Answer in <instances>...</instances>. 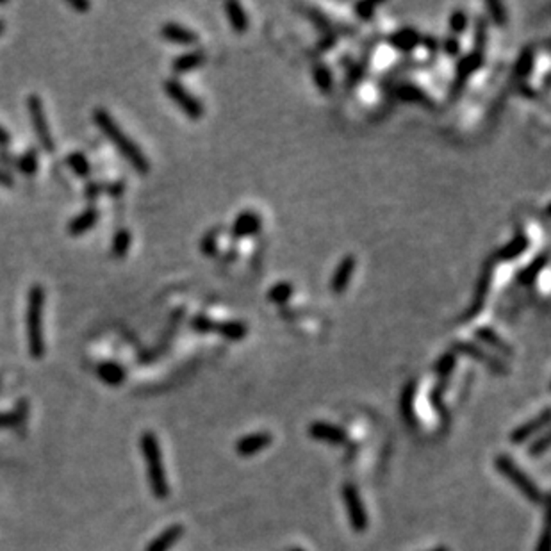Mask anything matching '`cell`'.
<instances>
[{"mask_svg":"<svg viewBox=\"0 0 551 551\" xmlns=\"http://www.w3.org/2000/svg\"><path fill=\"white\" fill-rule=\"evenodd\" d=\"M218 236H220V230L214 229V230H209L207 234L202 238V243H200V250L204 255H216L218 252Z\"/></svg>","mask_w":551,"mask_h":551,"instance_id":"cell-40","label":"cell"},{"mask_svg":"<svg viewBox=\"0 0 551 551\" xmlns=\"http://www.w3.org/2000/svg\"><path fill=\"white\" fill-rule=\"evenodd\" d=\"M485 8H487L489 15H491V18H493L494 24H498V26H505L507 11L501 2H496V0H489L487 4H485Z\"/></svg>","mask_w":551,"mask_h":551,"instance_id":"cell-41","label":"cell"},{"mask_svg":"<svg viewBox=\"0 0 551 551\" xmlns=\"http://www.w3.org/2000/svg\"><path fill=\"white\" fill-rule=\"evenodd\" d=\"M27 111H29L30 123H33L34 134H36V138H38L40 146H42L45 152L52 154V152L55 150V141L51 129H49V121H46L42 96L36 95V93L27 96Z\"/></svg>","mask_w":551,"mask_h":551,"instance_id":"cell-6","label":"cell"},{"mask_svg":"<svg viewBox=\"0 0 551 551\" xmlns=\"http://www.w3.org/2000/svg\"><path fill=\"white\" fill-rule=\"evenodd\" d=\"M448 27H450L451 30V36H457V38H459L460 34L466 33L469 27L468 13L462 11V9H455V11L450 15V18H448Z\"/></svg>","mask_w":551,"mask_h":551,"instance_id":"cell-35","label":"cell"},{"mask_svg":"<svg viewBox=\"0 0 551 551\" xmlns=\"http://www.w3.org/2000/svg\"><path fill=\"white\" fill-rule=\"evenodd\" d=\"M292 292H295V288L289 282H277V284H273L272 288L268 289L266 297L272 304L284 305L292 297Z\"/></svg>","mask_w":551,"mask_h":551,"instance_id":"cell-33","label":"cell"},{"mask_svg":"<svg viewBox=\"0 0 551 551\" xmlns=\"http://www.w3.org/2000/svg\"><path fill=\"white\" fill-rule=\"evenodd\" d=\"M387 43L393 46L394 51L407 54V52H412L416 46H419L421 34L414 27H401V29L394 30L393 34H389Z\"/></svg>","mask_w":551,"mask_h":551,"instance_id":"cell-13","label":"cell"},{"mask_svg":"<svg viewBox=\"0 0 551 551\" xmlns=\"http://www.w3.org/2000/svg\"><path fill=\"white\" fill-rule=\"evenodd\" d=\"M163 89L171 102L182 111L189 120H200L204 116V105L193 95L179 79H166L163 82Z\"/></svg>","mask_w":551,"mask_h":551,"instance_id":"cell-5","label":"cell"},{"mask_svg":"<svg viewBox=\"0 0 551 551\" xmlns=\"http://www.w3.org/2000/svg\"><path fill=\"white\" fill-rule=\"evenodd\" d=\"M334 42H335V38H334V34H326L325 38H322V42H320V49H322V51H329V49H332V45H334Z\"/></svg>","mask_w":551,"mask_h":551,"instance_id":"cell-51","label":"cell"},{"mask_svg":"<svg viewBox=\"0 0 551 551\" xmlns=\"http://www.w3.org/2000/svg\"><path fill=\"white\" fill-rule=\"evenodd\" d=\"M43 307H45V289L42 284H34L27 297V344L33 359L40 360L45 355V338H43Z\"/></svg>","mask_w":551,"mask_h":551,"instance_id":"cell-2","label":"cell"},{"mask_svg":"<svg viewBox=\"0 0 551 551\" xmlns=\"http://www.w3.org/2000/svg\"><path fill=\"white\" fill-rule=\"evenodd\" d=\"M130 245H132V234H130L127 229H120L113 238L111 254H113V257H116V259H123V257L129 254Z\"/></svg>","mask_w":551,"mask_h":551,"instance_id":"cell-32","label":"cell"},{"mask_svg":"<svg viewBox=\"0 0 551 551\" xmlns=\"http://www.w3.org/2000/svg\"><path fill=\"white\" fill-rule=\"evenodd\" d=\"M528 247H530V239H528V236L523 234L521 232V234L514 236V238L507 243L505 247L500 248L496 254V257H498V261L510 263V261L519 259V257H521V255L528 250Z\"/></svg>","mask_w":551,"mask_h":551,"instance_id":"cell-20","label":"cell"},{"mask_svg":"<svg viewBox=\"0 0 551 551\" xmlns=\"http://www.w3.org/2000/svg\"><path fill=\"white\" fill-rule=\"evenodd\" d=\"M475 338L480 339L482 342L489 344V347L494 348V350L500 351V353H503V355H512L514 353L509 342H507L503 338H500V335H498L496 332H494V329H491V326H487V325L478 326V329L475 330Z\"/></svg>","mask_w":551,"mask_h":551,"instance_id":"cell-23","label":"cell"},{"mask_svg":"<svg viewBox=\"0 0 551 551\" xmlns=\"http://www.w3.org/2000/svg\"><path fill=\"white\" fill-rule=\"evenodd\" d=\"M225 11H227V18H229L230 26H232V30L238 34L247 33L248 18H247V13H245V9H243V6L239 4V2H236V0H230V2H227L225 4Z\"/></svg>","mask_w":551,"mask_h":551,"instance_id":"cell-25","label":"cell"},{"mask_svg":"<svg viewBox=\"0 0 551 551\" xmlns=\"http://www.w3.org/2000/svg\"><path fill=\"white\" fill-rule=\"evenodd\" d=\"M396 96L401 102H407V104H419L432 107L430 96L426 95L416 84H400L396 88Z\"/></svg>","mask_w":551,"mask_h":551,"instance_id":"cell-24","label":"cell"},{"mask_svg":"<svg viewBox=\"0 0 551 551\" xmlns=\"http://www.w3.org/2000/svg\"><path fill=\"white\" fill-rule=\"evenodd\" d=\"M360 77H362V68H360V67H355L353 70L348 71V79H350L351 82H355V80H359Z\"/></svg>","mask_w":551,"mask_h":551,"instance_id":"cell-53","label":"cell"},{"mask_svg":"<svg viewBox=\"0 0 551 551\" xmlns=\"http://www.w3.org/2000/svg\"><path fill=\"white\" fill-rule=\"evenodd\" d=\"M548 264V254L544 252V254H541L539 257H535L534 261H532L528 266H525L521 270V272L518 273V282L523 286H532L535 282V279H537L539 275H541V272H543L544 268H546Z\"/></svg>","mask_w":551,"mask_h":551,"instance_id":"cell-26","label":"cell"},{"mask_svg":"<svg viewBox=\"0 0 551 551\" xmlns=\"http://www.w3.org/2000/svg\"><path fill=\"white\" fill-rule=\"evenodd\" d=\"M27 416V403L20 401L18 407L11 412H0V428H11V426L20 425Z\"/></svg>","mask_w":551,"mask_h":551,"instance_id":"cell-34","label":"cell"},{"mask_svg":"<svg viewBox=\"0 0 551 551\" xmlns=\"http://www.w3.org/2000/svg\"><path fill=\"white\" fill-rule=\"evenodd\" d=\"M107 186L109 182H89L88 186H86V189H84V195H86V198H89V200H95V198H98L102 195V193H105L107 195Z\"/></svg>","mask_w":551,"mask_h":551,"instance_id":"cell-43","label":"cell"},{"mask_svg":"<svg viewBox=\"0 0 551 551\" xmlns=\"http://www.w3.org/2000/svg\"><path fill=\"white\" fill-rule=\"evenodd\" d=\"M4 29H6V24H4V20H0V34L4 33Z\"/></svg>","mask_w":551,"mask_h":551,"instance_id":"cell-55","label":"cell"},{"mask_svg":"<svg viewBox=\"0 0 551 551\" xmlns=\"http://www.w3.org/2000/svg\"><path fill=\"white\" fill-rule=\"evenodd\" d=\"M11 143V134L8 132V129L0 125V146H8Z\"/></svg>","mask_w":551,"mask_h":551,"instance_id":"cell-52","label":"cell"},{"mask_svg":"<svg viewBox=\"0 0 551 551\" xmlns=\"http://www.w3.org/2000/svg\"><path fill=\"white\" fill-rule=\"evenodd\" d=\"M355 266H357V261H355L353 255L342 257L341 263L338 264L334 275H332V280H330V288H332V291L335 295H341V292L347 291L351 277H353Z\"/></svg>","mask_w":551,"mask_h":551,"instance_id":"cell-17","label":"cell"},{"mask_svg":"<svg viewBox=\"0 0 551 551\" xmlns=\"http://www.w3.org/2000/svg\"><path fill=\"white\" fill-rule=\"evenodd\" d=\"M161 38L182 46L195 45V43H198V40H200L195 30H191L186 26H180L177 21H166V24L161 26Z\"/></svg>","mask_w":551,"mask_h":551,"instance_id":"cell-11","label":"cell"},{"mask_svg":"<svg viewBox=\"0 0 551 551\" xmlns=\"http://www.w3.org/2000/svg\"><path fill=\"white\" fill-rule=\"evenodd\" d=\"M93 121H95L96 127L104 132L105 138L113 143L114 148L123 155V159H125L127 163H129L134 170L138 171L139 175H146V173L150 171V163H148L146 155L143 154V150L138 146V143H134V139L129 138V136L123 132V129L118 125L116 120L111 116L109 111H105V109L102 107L93 109Z\"/></svg>","mask_w":551,"mask_h":551,"instance_id":"cell-1","label":"cell"},{"mask_svg":"<svg viewBox=\"0 0 551 551\" xmlns=\"http://www.w3.org/2000/svg\"><path fill=\"white\" fill-rule=\"evenodd\" d=\"M342 500H344V507H347V514H348V521H350L351 528H353L357 534H362V532L367 530L369 526V519H367L366 509L362 505V500H360L359 491L353 487L351 484H347L342 487Z\"/></svg>","mask_w":551,"mask_h":551,"instance_id":"cell-7","label":"cell"},{"mask_svg":"<svg viewBox=\"0 0 551 551\" xmlns=\"http://www.w3.org/2000/svg\"><path fill=\"white\" fill-rule=\"evenodd\" d=\"M214 332L230 341H241L248 335V326L243 322H216Z\"/></svg>","mask_w":551,"mask_h":551,"instance_id":"cell-27","label":"cell"},{"mask_svg":"<svg viewBox=\"0 0 551 551\" xmlns=\"http://www.w3.org/2000/svg\"><path fill=\"white\" fill-rule=\"evenodd\" d=\"M184 535V526L182 525H171L170 528H166L164 532L157 535L152 541L146 551H170L171 548L175 546V543Z\"/></svg>","mask_w":551,"mask_h":551,"instance_id":"cell-21","label":"cell"},{"mask_svg":"<svg viewBox=\"0 0 551 551\" xmlns=\"http://www.w3.org/2000/svg\"><path fill=\"white\" fill-rule=\"evenodd\" d=\"M494 464H496L498 471L505 476L507 480L512 482V484L516 485V489L521 491L532 503H537V505H544V503H546V496H544L543 491L535 485V482L532 480L530 476L518 468V464L514 462L510 457L507 455L496 457V462Z\"/></svg>","mask_w":551,"mask_h":551,"instance_id":"cell-4","label":"cell"},{"mask_svg":"<svg viewBox=\"0 0 551 551\" xmlns=\"http://www.w3.org/2000/svg\"><path fill=\"white\" fill-rule=\"evenodd\" d=\"M419 45H423L426 51H430V52H435L439 49L437 38H434V36H430V34H428V36H421V43H419Z\"/></svg>","mask_w":551,"mask_h":551,"instance_id":"cell-47","label":"cell"},{"mask_svg":"<svg viewBox=\"0 0 551 551\" xmlns=\"http://www.w3.org/2000/svg\"><path fill=\"white\" fill-rule=\"evenodd\" d=\"M68 6H70L71 9L79 11V13H86V11H89V9H91V4H89L88 0H70V2H68Z\"/></svg>","mask_w":551,"mask_h":551,"instance_id":"cell-46","label":"cell"},{"mask_svg":"<svg viewBox=\"0 0 551 551\" xmlns=\"http://www.w3.org/2000/svg\"><path fill=\"white\" fill-rule=\"evenodd\" d=\"M272 441V434H268V432H255V434H248L239 439L238 443H236V451L243 457H252L255 453L263 451L264 448L270 446Z\"/></svg>","mask_w":551,"mask_h":551,"instance_id":"cell-15","label":"cell"},{"mask_svg":"<svg viewBox=\"0 0 551 551\" xmlns=\"http://www.w3.org/2000/svg\"><path fill=\"white\" fill-rule=\"evenodd\" d=\"M0 186H4V188H13L15 186L13 175L4 168H0Z\"/></svg>","mask_w":551,"mask_h":551,"instance_id":"cell-48","label":"cell"},{"mask_svg":"<svg viewBox=\"0 0 551 551\" xmlns=\"http://www.w3.org/2000/svg\"><path fill=\"white\" fill-rule=\"evenodd\" d=\"M141 451L145 457L146 464V475H148V484L150 491L157 500H164L170 496V484H168V476L163 466V457H161V448L155 434L145 432L141 435Z\"/></svg>","mask_w":551,"mask_h":551,"instance_id":"cell-3","label":"cell"},{"mask_svg":"<svg viewBox=\"0 0 551 551\" xmlns=\"http://www.w3.org/2000/svg\"><path fill=\"white\" fill-rule=\"evenodd\" d=\"M485 59L482 52H469V54L462 55L457 63V76H455V82H453V95H459L462 91V88L466 86L469 77L475 73V71L480 70L484 67Z\"/></svg>","mask_w":551,"mask_h":551,"instance_id":"cell-9","label":"cell"},{"mask_svg":"<svg viewBox=\"0 0 551 551\" xmlns=\"http://www.w3.org/2000/svg\"><path fill=\"white\" fill-rule=\"evenodd\" d=\"M291 551H305V550H301V548H295V550H291Z\"/></svg>","mask_w":551,"mask_h":551,"instance_id":"cell-56","label":"cell"},{"mask_svg":"<svg viewBox=\"0 0 551 551\" xmlns=\"http://www.w3.org/2000/svg\"><path fill=\"white\" fill-rule=\"evenodd\" d=\"M309 434L317 441H325V443L335 444V446L338 444H347L348 441V434L342 430L341 426H335L326 421H314L309 426Z\"/></svg>","mask_w":551,"mask_h":551,"instance_id":"cell-12","label":"cell"},{"mask_svg":"<svg viewBox=\"0 0 551 551\" xmlns=\"http://www.w3.org/2000/svg\"><path fill=\"white\" fill-rule=\"evenodd\" d=\"M313 79L316 88L322 93H330L334 88V77H332V71L326 64L320 63L313 68Z\"/></svg>","mask_w":551,"mask_h":551,"instance_id":"cell-31","label":"cell"},{"mask_svg":"<svg viewBox=\"0 0 551 551\" xmlns=\"http://www.w3.org/2000/svg\"><path fill=\"white\" fill-rule=\"evenodd\" d=\"M414 391H416V387L410 382L401 394V412H403V418L410 423H414Z\"/></svg>","mask_w":551,"mask_h":551,"instance_id":"cell-37","label":"cell"},{"mask_svg":"<svg viewBox=\"0 0 551 551\" xmlns=\"http://www.w3.org/2000/svg\"><path fill=\"white\" fill-rule=\"evenodd\" d=\"M548 448H550V434H544L543 437L539 439V441H535L534 444H532L530 446V455H534V457H539V455H543L544 451H548Z\"/></svg>","mask_w":551,"mask_h":551,"instance_id":"cell-45","label":"cell"},{"mask_svg":"<svg viewBox=\"0 0 551 551\" xmlns=\"http://www.w3.org/2000/svg\"><path fill=\"white\" fill-rule=\"evenodd\" d=\"M430 551H450V550H448V548H444V546H439V548H434V550H430Z\"/></svg>","mask_w":551,"mask_h":551,"instance_id":"cell-54","label":"cell"},{"mask_svg":"<svg viewBox=\"0 0 551 551\" xmlns=\"http://www.w3.org/2000/svg\"><path fill=\"white\" fill-rule=\"evenodd\" d=\"M491 279H493V266L491 263L485 264L484 272H482L480 279H478V284H476V291H475V298H473L471 307L468 309V320H473L480 314V311L484 309L485 305V298H487L489 288H491Z\"/></svg>","mask_w":551,"mask_h":551,"instance_id":"cell-14","label":"cell"},{"mask_svg":"<svg viewBox=\"0 0 551 551\" xmlns=\"http://www.w3.org/2000/svg\"><path fill=\"white\" fill-rule=\"evenodd\" d=\"M205 52L202 51H191V52H184V54L177 55L173 61H171V68L175 73H189V71L197 70L200 68L202 64L205 63Z\"/></svg>","mask_w":551,"mask_h":551,"instance_id":"cell-22","label":"cell"},{"mask_svg":"<svg viewBox=\"0 0 551 551\" xmlns=\"http://www.w3.org/2000/svg\"><path fill=\"white\" fill-rule=\"evenodd\" d=\"M15 166L18 168V171H20L21 175L26 177L36 175L40 168L38 152L34 150V148H29V150L24 152V154L18 155V157L15 159Z\"/></svg>","mask_w":551,"mask_h":551,"instance_id":"cell-29","label":"cell"},{"mask_svg":"<svg viewBox=\"0 0 551 551\" xmlns=\"http://www.w3.org/2000/svg\"><path fill=\"white\" fill-rule=\"evenodd\" d=\"M460 46H462L460 45V40L457 36H451V34L443 42V51L448 55H451V58H457L460 54Z\"/></svg>","mask_w":551,"mask_h":551,"instance_id":"cell-44","label":"cell"},{"mask_svg":"<svg viewBox=\"0 0 551 551\" xmlns=\"http://www.w3.org/2000/svg\"><path fill=\"white\" fill-rule=\"evenodd\" d=\"M191 329L198 334H214V329H216V322L211 320L209 316L205 314H197V316L191 320Z\"/></svg>","mask_w":551,"mask_h":551,"instance_id":"cell-38","label":"cell"},{"mask_svg":"<svg viewBox=\"0 0 551 551\" xmlns=\"http://www.w3.org/2000/svg\"><path fill=\"white\" fill-rule=\"evenodd\" d=\"M462 353L469 359L476 360V362H482L491 369L496 375H509V367L505 364L501 362L500 359H496L494 355H491L489 351H485L484 348H480L475 342L469 341H455L453 342V353Z\"/></svg>","mask_w":551,"mask_h":551,"instance_id":"cell-8","label":"cell"},{"mask_svg":"<svg viewBox=\"0 0 551 551\" xmlns=\"http://www.w3.org/2000/svg\"><path fill=\"white\" fill-rule=\"evenodd\" d=\"M535 551H550V543H548V526H544L543 535L539 539V544L535 548Z\"/></svg>","mask_w":551,"mask_h":551,"instance_id":"cell-50","label":"cell"},{"mask_svg":"<svg viewBox=\"0 0 551 551\" xmlns=\"http://www.w3.org/2000/svg\"><path fill=\"white\" fill-rule=\"evenodd\" d=\"M455 364H457V355L453 353V351H446V353L435 362V373H437V376L441 378V382H444L448 376L451 375V371L455 369Z\"/></svg>","mask_w":551,"mask_h":551,"instance_id":"cell-36","label":"cell"},{"mask_svg":"<svg viewBox=\"0 0 551 551\" xmlns=\"http://www.w3.org/2000/svg\"><path fill=\"white\" fill-rule=\"evenodd\" d=\"M96 376L100 378L104 384L111 385V387H118L120 384H123L127 378V369L121 364L114 362V360H105L100 362L95 369Z\"/></svg>","mask_w":551,"mask_h":551,"instance_id":"cell-19","label":"cell"},{"mask_svg":"<svg viewBox=\"0 0 551 551\" xmlns=\"http://www.w3.org/2000/svg\"><path fill=\"white\" fill-rule=\"evenodd\" d=\"M263 229V220L255 211H243L241 214H238L232 223V236L238 239H245V238H252V236H257Z\"/></svg>","mask_w":551,"mask_h":551,"instance_id":"cell-10","label":"cell"},{"mask_svg":"<svg viewBox=\"0 0 551 551\" xmlns=\"http://www.w3.org/2000/svg\"><path fill=\"white\" fill-rule=\"evenodd\" d=\"M535 67V52L532 46H525L519 54L516 67H514V76L518 77L519 80H526L532 76Z\"/></svg>","mask_w":551,"mask_h":551,"instance_id":"cell-28","label":"cell"},{"mask_svg":"<svg viewBox=\"0 0 551 551\" xmlns=\"http://www.w3.org/2000/svg\"><path fill=\"white\" fill-rule=\"evenodd\" d=\"M485 43H487V21L484 18H478L475 24V51L484 54Z\"/></svg>","mask_w":551,"mask_h":551,"instance_id":"cell-39","label":"cell"},{"mask_svg":"<svg viewBox=\"0 0 551 551\" xmlns=\"http://www.w3.org/2000/svg\"><path fill=\"white\" fill-rule=\"evenodd\" d=\"M375 9H376L375 2H357V4H355V15H357L362 21H369L373 20V17H375Z\"/></svg>","mask_w":551,"mask_h":551,"instance_id":"cell-42","label":"cell"},{"mask_svg":"<svg viewBox=\"0 0 551 551\" xmlns=\"http://www.w3.org/2000/svg\"><path fill=\"white\" fill-rule=\"evenodd\" d=\"M309 13H311V18H313V20L316 21L317 26L323 27V29H329V20H326V18L323 17V15L320 13V11H316V9L309 8Z\"/></svg>","mask_w":551,"mask_h":551,"instance_id":"cell-49","label":"cell"},{"mask_svg":"<svg viewBox=\"0 0 551 551\" xmlns=\"http://www.w3.org/2000/svg\"><path fill=\"white\" fill-rule=\"evenodd\" d=\"M67 164L73 171V175L80 177V179H86L91 173V164H89L88 157L82 152H71V154H68Z\"/></svg>","mask_w":551,"mask_h":551,"instance_id":"cell-30","label":"cell"},{"mask_svg":"<svg viewBox=\"0 0 551 551\" xmlns=\"http://www.w3.org/2000/svg\"><path fill=\"white\" fill-rule=\"evenodd\" d=\"M548 423H550V409H544L541 416L534 418L532 421L525 423V425L518 426V428H516V430H514L512 434H510V441H512L514 444L525 443L526 439H530L532 435L537 434L539 430H543V428H546Z\"/></svg>","mask_w":551,"mask_h":551,"instance_id":"cell-18","label":"cell"},{"mask_svg":"<svg viewBox=\"0 0 551 551\" xmlns=\"http://www.w3.org/2000/svg\"><path fill=\"white\" fill-rule=\"evenodd\" d=\"M98 220H100V209L96 205H89L88 209H84L82 213L77 214L68 223V234L73 236V238L86 234V232H89L98 223Z\"/></svg>","mask_w":551,"mask_h":551,"instance_id":"cell-16","label":"cell"}]
</instances>
